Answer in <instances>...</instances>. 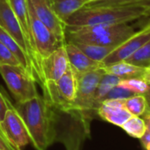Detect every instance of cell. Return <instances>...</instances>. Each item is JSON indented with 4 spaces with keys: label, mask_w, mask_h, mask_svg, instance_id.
<instances>
[{
    "label": "cell",
    "mask_w": 150,
    "mask_h": 150,
    "mask_svg": "<svg viewBox=\"0 0 150 150\" xmlns=\"http://www.w3.org/2000/svg\"><path fill=\"white\" fill-rule=\"evenodd\" d=\"M150 40V21L141 29L135 31L130 37L117 46L102 62L101 66H107L116 62L126 60L143 44Z\"/></svg>",
    "instance_id": "9c48e42d"
},
{
    "label": "cell",
    "mask_w": 150,
    "mask_h": 150,
    "mask_svg": "<svg viewBox=\"0 0 150 150\" xmlns=\"http://www.w3.org/2000/svg\"><path fill=\"white\" fill-rule=\"evenodd\" d=\"M106 73L113 74L122 79L128 78H140L144 67L138 66L136 64H131L125 60L119 61L103 67Z\"/></svg>",
    "instance_id": "e0dca14e"
},
{
    "label": "cell",
    "mask_w": 150,
    "mask_h": 150,
    "mask_svg": "<svg viewBox=\"0 0 150 150\" xmlns=\"http://www.w3.org/2000/svg\"><path fill=\"white\" fill-rule=\"evenodd\" d=\"M146 100H147V109L150 110V97H146Z\"/></svg>",
    "instance_id": "e575fe53"
},
{
    "label": "cell",
    "mask_w": 150,
    "mask_h": 150,
    "mask_svg": "<svg viewBox=\"0 0 150 150\" xmlns=\"http://www.w3.org/2000/svg\"><path fill=\"white\" fill-rule=\"evenodd\" d=\"M28 3L31 34L36 51L42 61V58L48 57L65 42L58 40L57 36L39 20L29 0H28Z\"/></svg>",
    "instance_id": "ba28073f"
},
{
    "label": "cell",
    "mask_w": 150,
    "mask_h": 150,
    "mask_svg": "<svg viewBox=\"0 0 150 150\" xmlns=\"http://www.w3.org/2000/svg\"><path fill=\"white\" fill-rule=\"evenodd\" d=\"M50 2L56 14L64 23L71 15L88 3V0H50Z\"/></svg>",
    "instance_id": "ac0fdd59"
},
{
    "label": "cell",
    "mask_w": 150,
    "mask_h": 150,
    "mask_svg": "<svg viewBox=\"0 0 150 150\" xmlns=\"http://www.w3.org/2000/svg\"><path fill=\"white\" fill-rule=\"evenodd\" d=\"M2 65H16L21 66L19 61L13 55L10 50L0 41V66Z\"/></svg>",
    "instance_id": "484cf974"
},
{
    "label": "cell",
    "mask_w": 150,
    "mask_h": 150,
    "mask_svg": "<svg viewBox=\"0 0 150 150\" xmlns=\"http://www.w3.org/2000/svg\"><path fill=\"white\" fill-rule=\"evenodd\" d=\"M0 28H2L6 32H7L28 55L36 72L39 81L38 84L42 87L43 77L42 73L41 60L34 52L30 44L28 43L23 29L16 15L14 14L8 0H0Z\"/></svg>",
    "instance_id": "5b68a950"
},
{
    "label": "cell",
    "mask_w": 150,
    "mask_h": 150,
    "mask_svg": "<svg viewBox=\"0 0 150 150\" xmlns=\"http://www.w3.org/2000/svg\"><path fill=\"white\" fill-rule=\"evenodd\" d=\"M146 16L147 11L138 6L83 7L65 21V31L96 25L129 23Z\"/></svg>",
    "instance_id": "7a4b0ae2"
},
{
    "label": "cell",
    "mask_w": 150,
    "mask_h": 150,
    "mask_svg": "<svg viewBox=\"0 0 150 150\" xmlns=\"http://www.w3.org/2000/svg\"><path fill=\"white\" fill-rule=\"evenodd\" d=\"M39 20L57 36L65 42V25L56 14L50 0H29Z\"/></svg>",
    "instance_id": "8fae6325"
},
{
    "label": "cell",
    "mask_w": 150,
    "mask_h": 150,
    "mask_svg": "<svg viewBox=\"0 0 150 150\" xmlns=\"http://www.w3.org/2000/svg\"><path fill=\"white\" fill-rule=\"evenodd\" d=\"M134 32L128 23L96 25L66 31L65 42L117 47Z\"/></svg>",
    "instance_id": "3957f363"
},
{
    "label": "cell",
    "mask_w": 150,
    "mask_h": 150,
    "mask_svg": "<svg viewBox=\"0 0 150 150\" xmlns=\"http://www.w3.org/2000/svg\"><path fill=\"white\" fill-rule=\"evenodd\" d=\"M13 106L27 127L30 143L36 150H46L56 139L55 109L41 96Z\"/></svg>",
    "instance_id": "6da1fadb"
},
{
    "label": "cell",
    "mask_w": 150,
    "mask_h": 150,
    "mask_svg": "<svg viewBox=\"0 0 150 150\" xmlns=\"http://www.w3.org/2000/svg\"><path fill=\"white\" fill-rule=\"evenodd\" d=\"M0 150H22L13 145L0 127Z\"/></svg>",
    "instance_id": "83f0119b"
},
{
    "label": "cell",
    "mask_w": 150,
    "mask_h": 150,
    "mask_svg": "<svg viewBox=\"0 0 150 150\" xmlns=\"http://www.w3.org/2000/svg\"><path fill=\"white\" fill-rule=\"evenodd\" d=\"M88 2H92V1H96V0H88Z\"/></svg>",
    "instance_id": "8d00e7d4"
},
{
    "label": "cell",
    "mask_w": 150,
    "mask_h": 150,
    "mask_svg": "<svg viewBox=\"0 0 150 150\" xmlns=\"http://www.w3.org/2000/svg\"><path fill=\"white\" fill-rule=\"evenodd\" d=\"M125 99H107L102 102L97 109V114L103 120L122 126L132 115L125 108Z\"/></svg>",
    "instance_id": "4fadbf2b"
},
{
    "label": "cell",
    "mask_w": 150,
    "mask_h": 150,
    "mask_svg": "<svg viewBox=\"0 0 150 150\" xmlns=\"http://www.w3.org/2000/svg\"><path fill=\"white\" fill-rule=\"evenodd\" d=\"M141 118L143 119L145 125H146V131L150 132V110L147 109L141 116Z\"/></svg>",
    "instance_id": "1f68e13d"
},
{
    "label": "cell",
    "mask_w": 150,
    "mask_h": 150,
    "mask_svg": "<svg viewBox=\"0 0 150 150\" xmlns=\"http://www.w3.org/2000/svg\"><path fill=\"white\" fill-rule=\"evenodd\" d=\"M72 43L76 45L88 57L100 63L116 48L114 46H103V45L83 43V42H72Z\"/></svg>",
    "instance_id": "ffe728a7"
},
{
    "label": "cell",
    "mask_w": 150,
    "mask_h": 150,
    "mask_svg": "<svg viewBox=\"0 0 150 150\" xmlns=\"http://www.w3.org/2000/svg\"><path fill=\"white\" fill-rule=\"evenodd\" d=\"M121 79L116 75L110 74V73H105L102 77L98 87L96 88V94H95V98H94V104H95V109L97 110L99 108L100 104L103 101L105 96L115 87L117 86Z\"/></svg>",
    "instance_id": "d6986e66"
},
{
    "label": "cell",
    "mask_w": 150,
    "mask_h": 150,
    "mask_svg": "<svg viewBox=\"0 0 150 150\" xmlns=\"http://www.w3.org/2000/svg\"><path fill=\"white\" fill-rule=\"evenodd\" d=\"M7 103L8 110L4 119L0 123V127L13 145L22 149L30 143V138L27 127L13 104L8 99Z\"/></svg>",
    "instance_id": "30bf717a"
},
{
    "label": "cell",
    "mask_w": 150,
    "mask_h": 150,
    "mask_svg": "<svg viewBox=\"0 0 150 150\" xmlns=\"http://www.w3.org/2000/svg\"><path fill=\"white\" fill-rule=\"evenodd\" d=\"M0 75L17 103H24L39 96L35 81L21 66L2 65Z\"/></svg>",
    "instance_id": "8992f818"
},
{
    "label": "cell",
    "mask_w": 150,
    "mask_h": 150,
    "mask_svg": "<svg viewBox=\"0 0 150 150\" xmlns=\"http://www.w3.org/2000/svg\"><path fill=\"white\" fill-rule=\"evenodd\" d=\"M8 110V103L7 98L6 96H4L1 91H0V123L5 117V115Z\"/></svg>",
    "instance_id": "f1b7e54d"
},
{
    "label": "cell",
    "mask_w": 150,
    "mask_h": 150,
    "mask_svg": "<svg viewBox=\"0 0 150 150\" xmlns=\"http://www.w3.org/2000/svg\"><path fill=\"white\" fill-rule=\"evenodd\" d=\"M144 150H150V132H146L139 139Z\"/></svg>",
    "instance_id": "4dcf8cb0"
},
{
    "label": "cell",
    "mask_w": 150,
    "mask_h": 150,
    "mask_svg": "<svg viewBox=\"0 0 150 150\" xmlns=\"http://www.w3.org/2000/svg\"><path fill=\"white\" fill-rule=\"evenodd\" d=\"M121 128L130 136L135 139H140L146 132V125L141 117L132 116Z\"/></svg>",
    "instance_id": "7402d4cb"
},
{
    "label": "cell",
    "mask_w": 150,
    "mask_h": 150,
    "mask_svg": "<svg viewBox=\"0 0 150 150\" xmlns=\"http://www.w3.org/2000/svg\"><path fill=\"white\" fill-rule=\"evenodd\" d=\"M137 0H96V1L88 2L84 7H120L126 6Z\"/></svg>",
    "instance_id": "d4e9b609"
},
{
    "label": "cell",
    "mask_w": 150,
    "mask_h": 150,
    "mask_svg": "<svg viewBox=\"0 0 150 150\" xmlns=\"http://www.w3.org/2000/svg\"><path fill=\"white\" fill-rule=\"evenodd\" d=\"M105 73L104 69L100 67L77 77V93L71 112H78L85 115L87 112L96 110L94 104L95 94L102 77Z\"/></svg>",
    "instance_id": "52a82bcc"
},
{
    "label": "cell",
    "mask_w": 150,
    "mask_h": 150,
    "mask_svg": "<svg viewBox=\"0 0 150 150\" xmlns=\"http://www.w3.org/2000/svg\"><path fill=\"white\" fill-rule=\"evenodd\" d=\"M8 2H9L14 14L16 15L19 22H20L22 29H23V32L26 35V38H27L28 43L30 44L34 52L39 57L38 53H37L36 49H35V43H34V41H33L32 34H31L28 0H8ZM39 59L41 60L40 57H39ZM41 64H42V61H41Z\"/></svg>",
    "instance_id": "2e32d148"
},
{
    "label": "cell",
    "mask_w": 150,
    "mask_h": 150,
    "mask_svg": "<svg viewBox=\"0 0 150 150\" xmlns=\"http://www.w3.org/2000/svg\"><path fill=\"white\" fill-rule=\"evenodd\" d=\"M145 96H146V97H150V85L148 86V89H147L146 93L145 94Z\"/></svg>",
    "instance_id": "836d02e7"
},
{
    "label": "cell",
    "mask_w": 150,
    "mask_h": 150,
    "mask_svg": "<svg viewBox=\"0 0 150 150\" xmlns=\"http://www.w3.org/2000/svg\"><path fill=\"white\" fill-rule=\"evenodd\" d=\"M64 47L68 57L69 65L71 66L74 73L76 74L77 77L86 72L102 67L100 62L95 61L88 57L72 42H65Z\"/></svg>",
    "instance_id": "5bb4252c"
},
{
    "label": "cell",
    "mask_w": 150,
    "mask_h": 150,
    "mask_svg": "<svg viewBox=\"0 0 150 150\" xmlns=\"http://www.w3.org/2000/svg\"><path fill=\"white\" fill-rule=\"evenodd\" d=\"M117 85L131 91L134 95H145L149 86L146 81L139 77L122 79Z\"/></svg>",
    "instance_id": "603a6c76"
},
{
    "label": "cell",
    "mask_w": 150,
    "mask_h": 150,
    "mask_svg": "<svg viewBox=\"0 0 150 150\" xmlns=\"http://www.w3.org/2000/svg\"><path fill=\"white\" fill-rule=\"evenodd\" d=\"M124 105L132 116L140 117L147 110V100L145 95H133L125 99Z\"/></svg>",
    "instance_id": "44dd1931"
},
{
    "label": "cell",
    "mask_w": 150,
    "mask_h": 150,
    "mask_svg": "<svg viewBox=\"0 0 150 150\" xmlns=\"http://www.w3.org/2000/svg\"><path fill=\"white\" fill-rule=\"evenodd\" d=\"M146 11H147V16L150 17V9L149 10H146Z\"/></svg>",
    "instance_id": "d590c367"
},
{
    "label": "cell",
    "mask_w": 150,
    "mask_h": 150,
    "mask_svg": "<svg viewBox=\"0 0 150 150\" xmlns=\"http://www.w3.org/2000/svg\"><path fill=\"white\" fill-rule=\"evenodd\" d=\"M140 78L144 81H146L148 85H150V64L144 67Z\"/></svg>",
    "instance_id": "d6a6232c"
},
{
    "label": "cell",
    "mask_w": 150,
    "mask_h": 150,
    "mask_svg": "<svg viewBox=\"0 0 150 150\" xmlns=\"http://www.w3.org/2000/svg\"><path fill=\"white\" fill-rule=\"evenodd\" d=\"M133 95L134 94L131 91L120 87L119 85H117L105 96L103 101L107 99H126Z\"/></svg>",
    "instance_id": "4316f807"
},
{
    "label": "cell",
    "mask_w": 150,
    "mask_h": 150,
    "mask_svg": "<svg viewBox=\"0 0 150 150\" xmlns=\"http://www.w3.org/2000/svg\"><path fill=\"white\" fill-rule=\"evenodd\" d=\"M68 65V57L64 44L57 48L48 57L42 58L41 64L42 73L43 77L42 85L45 82H53L58 81L65 72Z\"/></svg>",
    "instance_id": "7c38bea8"
},
{
    "label": "cell",
    "mask_w": 150,
    "mask_h": 150,
    "mask_svg": "<svg viewBox=\"0 0 150 150\" xmlns=\"http://www.w3.org/2000/svg\"><path fill=\"white\" fill-rule=\"evenodd\" d=\"M0 41H2L5 43V45L10 50V51L13 53V55L19 61L21 66L35 81L36 83H39L36 72L35 71V68H34L29 57L24 52V50L21 49V47L18 44V42L7 32H6L2 28H0Z\"/></svg>",
    "instance_id": "9a60e30c"
},
{
    "label": "cell",
    "mask_w": 150,
    "mask_h": 150,
    "mask_svg": "<svg viewBox=\"0 0 150 150\" xmlns=\"http://www.w3.org/2000/svg\"><path fill=\"white\" fill-rule=\"evenodd\" d=\"M78 78L70 65L61 78L53 82H45L42 89L43 97L55 109L64 112H71L76 97Z\"/></svg>",
    "instance_id": "277c9868"
},
{
    "label": "cell",
    "mask_w": 150,
    "mask_h": 150,
    "mask_svg": "<svg viewBox=\"0 0 150 150\" xmlns=\"http://www.w3.org/2000/svg\"><path fill=\"white\" fill-rule=\"evenodd\" d=\"M126 6H138V7L144 8L146 10H149L150 9V0H137V1H134Z\"/></svg>",
    "instance_id": "f546056e"
},
{
    "label": "cell",
    "mask_w": 150,
    "mask_h": 150,
    "mask_svg": "<svg viewBox=\"0 0 150 150\" xmlns=\"http://www.w3.org/2000/svg\"><path fill=\"white\" fill-rule=\"evenodd\" d=\"M125 61L141 67L148 65L150 64V40L143 44Z\"/></svg>",
    "instance_id": "cb8c5ba5"
}]
</instances>
